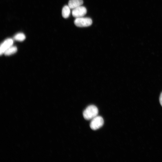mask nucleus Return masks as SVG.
<instances>
[{
  "instance_id": "f257e3e1",
  "label": "nucleus",
  "mask_w": 162,
  "mask_h": 162,
  "mask_svg": "<svg viewBox=\"0 0 162 162\" xmlns=\"http://www.w3.org/2000/svg\"><path fill=\"white\" fill-rule=\"evenodd\" d=\"M98 113L97 107L94 105H91L88 106L84 111L83 115L85 119L89 120L98 116Z\"/></svg>"
},
{
  "instance_id": "f03ea898",
  "label": "nucleus",
  "mask_w": 162,
  "mask_h": 162,
  "mask_svg": "<svg viewBox=\"0 0 162 162\" xmlns=\"http://www.w3.org/2000/svg\"><path fill=\"white\" fill-rule=\"evenodd\" d=\"M92 23V20L90 18L83 16L76 18L74 21L75 25L79 27H88L91 26Z\"/></svg>"
},
{
  "instance_id": "7ed1b4c3",
  "label": "nucleus",
  "mask_w": 162,
  "mask_h": 162,
  "mask_svg": "<svg viewBox=\"0 0 162 162\" xmlns=\"http://www.w3.org/2000/svg\"><path fill=\"white\" fill-rule=\"evenodd\" d=\"M104 123V120L102 117L97 116L92 119L90 127L92 130H96L101 128Z\"/></svg>"
},
{
  "instance_id": "20e7f679",
  "label": "nucleus",
  "mask_w": 162,
  "mask_h": 162,
  "mask_svg": "<svg viewBox=\"0 0 162 162\" xmlns=\"http://www.w3.org/2000/svg\"><path fill=\"white\" fill-rule=\"evenodd\" d=\"M72 12L74 17L78 18L85 15L87 13V10L85 7L80 6L73 9Z\"/></svg>"
},
{
  "instance_id": "39448f33",
  "label": "nucleus",
  "mask_w": 162,
  "mask_h": 162,
  "mask_svg": "<svg viewBox=\"0 0 162 162\" xmlns=\"http://www.w3.org/2000/svg\"><path fill=\"white\" fill-rule=\"evenodd\" d=\"M13 44V40L11 38L7 39L3 41L0 46V55L4 53L7 49L12 46Z\"/></svg>"
},
{
  "instance_id": "423d86ee",
  "label": "nucleus",
  "mask_w": 162,
  "mask_h": 162,
  "mask_svg": "<svg viewBox=\"0 0 162 162\" xmlns=\"http://www.w3.org/2000/svg\"><path fill=\"white\" fill-rule=\"evenodd\" d=\"M83 3L82 0H70L68 6L70 9H74L81 5Z\"/></svg>"
},
{
  "instance_id": "0eeeda50",
  "label": "nucleus",
  "mask_w": 162,
  "mask_h": 162,
  "mask_svg": "<svg viewBox=\"0 0 162 162\" xmlns=\"http://www.w3.org/2000/svg\"><path fill=\"white\" fill-rule=\"evenodd\" d=\"M70 9L68 5H65L63 7L62 14L64 18H67L69 17L70 14Z\"/></svg>"
},
{
  "instance_id": "6e6552de",
  "label": "nucleus",
  "mask_w": 162,
  "mask_h": 162,
  "mask_svg": "<svg viewBox=\"0 0 162 162\" xmlns=\"http://www.w3.org/2000/svg\"><path fill=\"white\" fill-rule=\"evenodd\" d=\"M17 51V47L16 46H12L7 49L4 54L6 56H9L15 53Z\"/></svg>"
},
{
  "instance_id": "1a4fd4ad",
  "label": "nucleus",
  "mask_w": 162,
  "mask_h": 162,
  "mask_svg": "<svg viewBox=\"0 0 162 162\" xmlns=\"http://www.w3.org/2000/svg\"><path fill=\"white\" fill-rule=\"evenodd\" d=\"M26 38L25 34L21 33H18L16 34L14 37V39L18 41H22Z\"/></svg>"
},
{
  "instance_id": "9d476101",
  "label": "nucleus",
  "mask_w": 162,
  "mask_h": 162,
  "mask_svg": "<svg viewBox=\"0 0 162 162\" xmlns=\"http://www.w3.org/2000/svg\"><path fill=\"white\" fill-rule=\"evenodd\" d=\"M159 101L160 104L162 106V92L161 93L160 96Z\"/></svg>"
}]
</instances>
